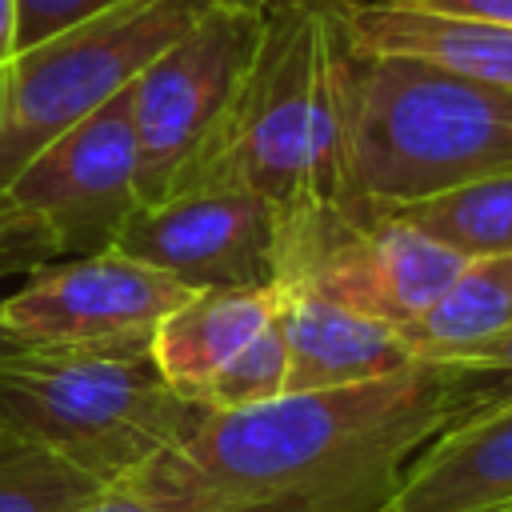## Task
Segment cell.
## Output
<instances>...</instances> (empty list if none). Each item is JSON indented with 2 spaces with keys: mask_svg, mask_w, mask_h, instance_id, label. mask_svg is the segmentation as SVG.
Segmentation results:
<instances>
[{
  "mask_svg": "<svg viewBox=\"0 0 512 512\" xmlns=\"http://www.w3.org/2000/svg\"><path fill=\"white\" fill-rule=\"evenodd\" d=\"M452 416V368L412 364L364 384L208 412L144 472L208 512H380Z\"/></svg>",
  "mask_w": 512,
  "mask_h": 512,
  "instance_id": "1",
  "label": "cell"
},
{
  "mask_svg": "<svg viewBox=\"0 0 512 512\" xmlns=\"http://www.w3.org/2000/svg\"><path fill=\"white\" fill-rule=\"evenodd\" d=\"M352 76L336 0H268L236 92L168 196L236 188L272 200L292 260L304 232L364 208L352 176Z\"/></svg>",
  "mask_w": 512,
  "mask_h": 512,
  "instance_id": "2",
  "label": "cell"
},
{
  "mask_svg": "<svg viewBox=\"0 0 512 512\" xmlns=\"http://www.w3.org/2000/svg\"><path fill=\"white\" fill-rule=\"evenodd\" d=\"M204 416L164 384L148 348L0 352V436L48 448L100 484L184 444Z\"/></svg>",
  "mask_w": 512,
  "mask_h": 512,
  "instance_id": "3",
  "label": "cell"
},
{
  "mask_svg": "<svg viewBox=\"0 0 512 512\" xmlns=\"http://www.w3.org/2000/svg\"><path fill=\"white\" fill-rule=\"evenodd\" d=\"M508 172L512 88L408 56H356L352 176L364 204L396 208Z\"/></svg>",
  "mask_w": 512,
  "mask_h": 512,
  "instance_id": "4",
  "label": "cell"
},
{
  "mask_svg": "<svg viewBox=\"0 0 512 512\" xmlns=\"http://www.w3.org/2000/svg\"><path fill=\"white\" fill-rule=\"evenodd\" d=\"M224 0H112L16 56L0 92V184L60 128L132 88Z\"/></svg>",
  "mask_w": 512,
  "mask_h": 512,
  "instance_id": "5",
  "label": "cell"
},
{
  "mask_svg": "<svg viewBox=\"0 0 512 512\" xmlns=\"http://www.w3.org/2000/svg\"><path fill=\"white\" fill-rule=\"evenodd\" d=\"M264 12L268 0L216 4L132 84L140 204L168 196L184 160L220 120L228 96L236 92L252 60Z\"/></svg>",
  "mask_w": 512,
  "mask_h": 512,
  "instance_id": "6",
  "label": "cell"
},
{
  "mask_svg": "<svg viewBox=\"0 0 512 512\" xmlns=\"http://www.w3.org/2000/svg\"><path fill=\"white\" fill-rule=\"evenodd\" d=\"M188 292L116 248L60 256L0 296V332L16 348H148Z\"/></svg>",
  "mask_w": 512,
  "mask_h": 512,
  "instance_id": "7",
  "label": "cell"
},
{
  "mask_svg": "<svg viewBox=\"0 0 512 512\" xmlns=\"http://www.w3.org/2000/svg\"><path fill=\"white\" fill-rule=\"evenodd\" d=\"M136 168L132 88H124L40 144L8 180V192L52 236L56 256H88L112 248L140 204Z\"/></svg>",
  "mask_w": 512,
  "mask_h": 512,
  "instance_id": "8",
  "label": "cell"
},
{
  "mask_svg": "<svg viewBox=\"0 0 512 512\" xmlns=\"http://www.w3.org/2000/svg\"><path fill=\"white\" fill-rule=\"evenodd\" d=\"M112 248L184 288H276L288 268V220L256 192H172L136 204Z\"/></svg>",
  "mask_w": 512,
  "mask_h": 512,
  "instance_id": "9",
  "label": "cell"
},
{
  "mask_svg": "<svg viewBox=\"0 0 512 512\" xmlns=\"http://www.w3.org/2000/svg\"><path fill=\"white\" fill-rule=\"evenodd\" d=\"M464 260L392 212L364 204L304 232L280 284H304L344 308L404 328L448 288Z\"/></svg>",
  "mask_w": 512,
  "mask_h": 512,
  "instance_id": "10",
  "label": "cell"
},
{
  "mask_svg": "<svg viewBox=\"0 0 512 512\" xmlns=\"http://www.w3.org/2000/svg\"><path fill=\"white\" fill-rule=\"evenodd\" d=\"M276 328L288 352L284 392L364 384L420 364L396 324L344 308L304 284H276Z\"/></svg>",
  "mask_w": 512,
  "mask_h": 512,
  "instance_id": "11",
  "label": "cell"
},
{
  "mask_svg": "<svg viewBox=\"0 0 512 512\" xmlns=\"http://www.w3.org/2000/svg\"><path fill=\"white\" fill-rule=\"evenodd\" d=\"M336 16L356 56H408L512 88V24L444 16L404 0H336Z\"/></svg>",
  "mask_w": 512,
  "mask_h": 512,
  "instance_id": "12",
  "label": "cell"
},
{
  "mask_svg": "<svg viewBox=\"0 0 512 512\" xmlns=\"http://www.w3.org/2000/svg\"><path fill=\"white\" fill-rule=\"evenodd\" d=\"M512 504V400L420 448L380 512H496Z\"/></svg>",
  "mask_w": 512,
  "mask_h": 512,
  "instance_id": "13",
  "label": "cell"
},
{
  "mask_svg": "<svg viewBox=\"0 0 512 512\" xmlns=\"http://www.w3.org/2000/svg\"><path fill=\"white\" fill-rule=\"evenodd\" d=\"M276 320V288H196L152 332V364L168 388L200 404L208 380Z\"/></svg>",
  "mask_w": 512,
  "mask_h": 512,
  "instance_id": "14",
  "label": "cell"
},
{
  "mask_svg": "<svg viewBox=\"0 0 512 512\" xmlns=\"http://www.w3.org/2000/svg\"><path fill=\"white\" fill-rule=\"evenodd\" d=\"M504 332H512V252L468 256L448 288L400 328L420 364H460Z\"/></svg>",
  "mask_w": 512,
  "mask_h": 512,
  "instance_id": "15",
  "label": "cell"
},
{
  "mask_svg": "<svg viewBox=\"0 0 512 512\" xmlns=\"http://www.w3.org/2000/svg\"><path fill=\"white\" fill-rule=\"evenodd\" d=\"M416 232L440 240L460 256H492L512 252V172L488 176L428 200L384 208Z\"/></svg>",
  "mask_w": 512,
  "mask_h": 512,
  "instance_id": "16",
  "label": "cell"
},
{
  "mask_svg": "<svg viewBox=\"0 0 512 512\" xmlns=\"http://www.w3.org/2000/svg\"><path fill=\"white\" fill-rule=\"evenodd\" d=\"M100 488L56 452L0 436V512H72Z\"/></svg>",
  "mask_w": 512,
  "mask_h": 512,
  "instance_id": "17",
  "label": "cell"
},
{
  "mask_svg": "<svg viewBox=\"0 0 512 512\" xmlns=\"http://www.w3.org/2000/svg\"><path fill=\"white\" fill-rule=\"evenodd\" d=\"M288 388V352L276 320L248 344L240 348L200 392V404L208 412H232V408H252L264 400H276Z\"/></svg>",
  "mask_w": 512,
  "mask_h": 512,
  "instance_id": "18",
  "label": "cell"
},
{
  "mask_svg": "<svg viewBox=\"0 0 512 512\" xmlns=\"http://www.w3.org/2000/svg\"><path fill=\"white\" fill-rule=\"evenodd\" d=\"M448 368L456 376V416H452V424H460V420H468V416H476V412H484L500 400H512V332H504L484 352H476L460 364H448Z\"/></svg>",
  "mask_w": 512,
  "mask_h": 512,
  "instance_id": "19",
  "label": "cell"
},
{
  "mask_svg": "<svg viewBox=\"0 0 512 512\" xmlns=\"http://www.w3.org/2000/svg\"><path fill=\"white\" fill-rule=\"evenodd\" d=\"M48 260H60L52 236L0 184V280L28 276V272H36Z\"/></svg>",
  "mask_w": 512,
  "mask_h": 512,
  "instance_id": "20",
  "label": "cell"
},
{
  "mask_svg": "<svg viewBox=\"0 0 512 512\" xmlns=\"http://www.w3.org/2000/svg\"><path fill=\"white\" fill-rule=\"evenodd\" d=\"M104 4H112V0H20V52H28L32 44L56 36L60 28L92 16Z\"/></svg>",
  "mask_w": 512,
  "mask_h": 512,
  "instance_id": "21",
  "label": "cell"
},
{
  "mask_svg": "<svg viewBox=\"0 0 512 512\" xmlns=\"http://www.w3.org/2000/svg\"><path fill=\"white\" fill-rule=\"evenodd\" d=\"M428 12L444 16H468V20H488V24H512V0H404Z\"/></svg>",
  "mask_w": 512,
  "mask_h": 512,
  "instance_id": "22",
  "label": "cell"
},
{
  "mask_svg": "<svg viewBox=\"0 0 512 512\" xmlns=\"http://www.w3.org/2000/svg\"><path fill=\"white\" fill-rule=\"evenodd\" d=\"M20 56V0H0V92Z\"/></svg>",
  "mask_w": 512,
  "mask_h": 512,
  "instance_id": "23",
  "label": "cell"
},
{
  "mask_svg": "<svg viewBox=\"0 0 512 512\" xmlns=\"http://www.w3.org/2000/svg\"><path fill=\"white\" fill-rule=\"evenodd\" d=\"M8 348H16V344H12V340H8L4 332H0V352H8Z\"/></svg>",
  "mask_w": 512,
  "mask_h": 512,
  "instance_id": "24",
  "label": "cell"
},
{
  "mask_svg": "<svg viewBox=\"0 0 512 512\" xmlns=\"http://www.w3.org/2000/svg\"><path fill=\"white\" fill-rule=\"evenodd\" d=\"M496 512H512V504H504V508H496Z\"/></svg>",
  "mask_w": 512,
  "mask_h": 512,
  "instance_id": "25",
  "label": "cell"
}]
</instances>
